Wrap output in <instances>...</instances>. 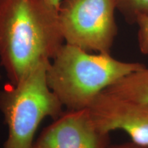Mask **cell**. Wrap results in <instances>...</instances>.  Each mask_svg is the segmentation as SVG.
Here are the masks:
<instances>
[{
	"label": "cell",
	"instance_id": "6da1fadb",
	"mask_svg": "<svg viewBox=\"0 0 148 148\" xmlns=\"http://www.w3.org/2000/svg\"><path fill=\"white\" fill-rule=\"evenodd\" d=\"M58 8L45 0H0V64L16 84L64 45Z\"/></svg>",
	"mask_w": 148,
	"mask_h": 148
},
{
	"label": "cell",
	"instance_id": "7a4b0ae2",
	"mask_svg": "<svg viewBox=\"0 0 148 148\" xmlns=\"http://www.w3.org/2000/svg\"><path fill=\"white\" fill-rule=\"evenodd\" d=\"M145 65L95 54L64 44L46 72L47 82L67 110L88 108L95 97L121 77Z\"/></svg>",
	"mask_w": 148,
	"mask_h": 148
},
{
	"label": "cell",
	"instance_id": "3957f363",
	"mask_svg": "<svg viewBox=\"0 0 148 148\" xmlns=\"http://www.w3.org/2000/svg\"><path fill=\"white\" fill-rule=\"evenodd\" d=\"M50 63H40L17 84L9 83L0 90V112L8 127L1 148H32L42 120L47 116L56 119L63 113V105L47 82Z\"/></svg>",
	"mask_w": 148,
	"mask_h": 148
},
{
	"label": "cell",
	"instance_id": "277c9868",
	"mask_svg": "<svg viewBox=\"0 0 148 148\" xmlns=\"http://www.w3.org/2000/svg\"><path fill=\"white\" fill-rule=\"evenodd\" d=\"M114 0H62L58 8L65 43L83 50L110 53L117 34Z\"/></svg>",
	"mask_w": 148,
	"mask_h": 148
},
{
	"label": "cell",
	"instance_id": "5b68a950",
	"mask_svg": "<svg viewBox=\"0 0 148 148\" xmlns=\"http://www.w3.org/2000/svg\"><path fill=\"white\" fill-rule=\"evenodd\" d=\"M94 124L101 132L123 131L131 141L148 146V104L103 90L87 108Z\"/></svg>",
	"mask_w": 148,
	"mask_h": 148
},
{
	"label": "cell",
	"instance_id": "8992f818",
	"mask_svg": "<svg viewBox=\"0 0 148 148\" xmlns=\"http://www.w3.org/2000/svg\"><path fill=\"white\" fill-rule=\"evenodd\" d=\"M109 135L95 126L87 108L67 110L42 131L32 148H108Z\"/></svg>",
	"mask_w": 148,
	"mask_h": 148
},
{
	"label": "cell",
	"instance_id": "52a82bcc",
	"mask_svg": "<svg viewBox=\"0 0 148 148\" xmlns=\"http://www.w3.org/2000/svg\"><path fill=\"white\" fill-rule=\"evenodd\" d=\"M105 90L148 104V67L145 66L121 77Z\"/></svg>",
	"mask_w": 148,
	"mask_h": 148
},
{
	"label": "cell",
	"instance_id": "ba28073f",
	"mask_svg": "<svg viewBox=\"0 0 148 148\" xmlns=\"http://www.w3.org/2000/svg\"><path fill=\"white\" fill-rule=\"evenodd\" d=\"M119 10L129 23H135L140 16L148 14V0H114Z\"/></svg>",
	"mask_w": 148,
	"mask_h": 148
},
{
	"label": "cell",
	"instance_id": "9c48e42d",
	"mask_svg": "<svg viewBox=\"0 0 148 148\" xmlns=\"http://www.w3.org/2000/svg\"><path fill=\"white\" fill-rule=\"evenodd\" d=\"M135 23L138 26V43L140 52L148 55V14L140 16Z\"/></svg>",
	"mask_w": 148,
	"mask_h": 148
},
{
	"label": "cell",
	"instance_id": "30bf717a",
	"mask_svg": "<svg viewBox=\"0 0 148 148\" xmlns=\"http://www.w3.org/2000/svg\"><path fill=\"white\" fill-rule=\"evenodd\" d=\"M108 148H148V146H143L134 143V142L130 141L128 143H124L116 145H110Z\"/></svg>",
	"mask_w": 148,
	"mask_h": 148
},
{
	"label": "cell",
	"instance_id": "8fae6325",
	"mask_svg": "<svg viewBox=\"0 0 148 148\" xmlns=\"http://www.w3.org/2000/svg\"><path fill=\"white\" fill-rule=\"evenodd\" d=\"M48 3H49L53 6L56 7V8H58L59 5H60L61 0H45Z\"/></svg>",
	"mask_w": 148,
	"mask_h": 148
},
{
	"label": "cell",
	"instance_id": "7c38bea8",
	"mask_svg": "<svg viewBox=\"0 0 148 148\" xmlns=\"http://www.w3.org/2000/svg\"><path fill=\"white\" fill-rule=\"evenodd\" d=\"M1 75H0V80H1Z\"/></svg>",
	"mask_w": 148,
	"mask_h": 148
}]
</instances>
